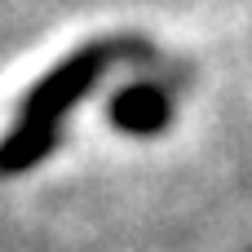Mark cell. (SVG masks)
I'll return each instance as SVG.
<instances>
[{
    "label": "cell",
    "instance_id": "cell-1",
    "mask_svg": "<svg viewBox=\"0 0 252 252\" xmlns=\"http://www.w3.org/2000/svg\"><path fill=\"white\" fill-rule=\"evenodd\" d=\"M97 71H102V53H75V58H66L58 71H49L31 89V97L22 106V120L0 142V173H22L53 146V133H58L62 115L97 80Z\"/></svg>",
    "mask_w": 252,
    "mask_h": 252
}]
</instances>
